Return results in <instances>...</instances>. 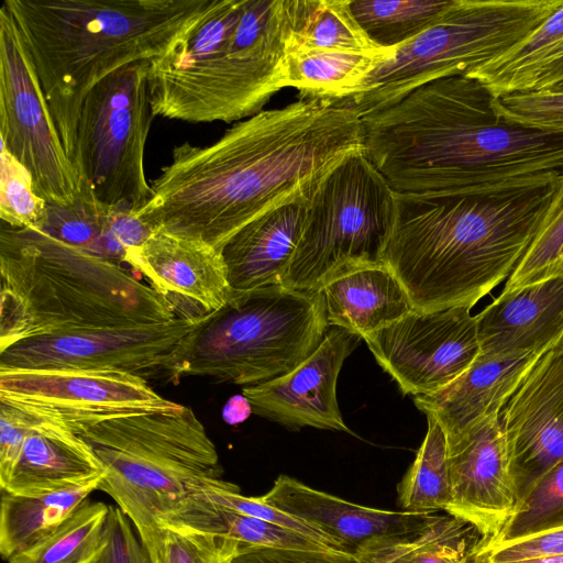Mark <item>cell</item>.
I'll return each instance as SVG.
<instances>
[{"label":"cell","instance_id":"cell-1","mask_svg":"<svg viewBox=\"0 0 563 563\" xmlns=\"http://www.w3.org/2000/svg\"><path fill=\"white\" fill-rule=\"evenodd\" d=\"M364 151L361 115L329 100L301 99L239 121L210 145H176L135 213L153 232L221 252L246 224L297 200Z\"/></svg>","mask_w":563,"mask_h":563},{"label":"cell","instance_id":"cell-2","mask_svg":"<svg viewBox=\"0 0 563 563\" xmlns=\"http://www.w3.org/2000/svg\"><path fill=\"white\" fill-rule=\"evenodd\" d=\"M361 119L364 153L397 195L494 196L545 188L563 173V132L499 118L490 92L466 75Z\"/></svg>","mask_w":563,"mask_h":563},{"label":"cell","instance_id":"cell-3","mask_svg":"<svg viewBox=\"0 0 563 563\" xmlns=\"http://www.w3.org/2000/svg\"><path fill=\"white\" fill-rule=\"evenodd\" d=\"M553 185L494 196L396 194L383 260L415 310L472 309L507 280L538 231Z\"/></svg>","mask_w":563,"mask_h":563},{"label":"cell","instance_id":"cell-4","mask_svg":"<svg viewBox=\"0 0 563 563\" xmlns=\"http://www.w3.org/2000/svg\"><path fill=\"white\" fill-rule=\"evenodd\" d=\"M213 0H4L69 159L90 90L162 56ZM74 164V163H73Z\"/></svg>","mask_w":563,"mask_h":563},{"label":"cell","instance_id":"cell-5","mask_svg":"<svg viewBox=\"0 0 563 563\" xmlns=\"http://www.w3.org/2000/svg\"><path fill=\"white\" fill-rule=\"evenodd\" d=\"M283 0H213L150 62L154 117L190 123L245 120L286 87Z\"/></svg>","mask_w":563,"mask_h":563},{"label":"cell","instance_id":"cell-6","mask_svg":"<svg viewBox=\"0 0 563 563\" xmlns=\"http://www.w3.org/2000/svg\"><path fill=\"white\" fill-rule=\"evenodd\" d=\"M0 274V351L40 336L178 318L118 263L37 229L1 230Z\"/></svg>","mask_w":563,"mask_h":563},{"label":"cell","instance_id":"cell-7","mask_svg":"<svg viewBox=\"0 0 563 563\" xmlns=\"http://www.w3.org/2000/svg\"><path fill=\"white\" fill-rule=\"evenodd\" d=\"M75 432L103 465L98 489L117 503L141 541L223 479L216 445L184 405L103 420Z\"/></svg>","mask_w":563,"mask_h":563},{"label":"cell","instance_id":"cell-8","mask_svg":"<svg viewBox=\"0 0 563 563\" xmlns=\"http://www.w3.org/2000/svg\"><path fill=\"white\" fill-rule=\"evenodd\" d=\"M328 327L321 290L271 285L232 292L184 340L173 382L201 376L252 386L282 377L319 347Z\"/></svg>","mask_w":563,"mask_h":563},{"label":"cell","instance_id":"cell-9","mask_svg":"<svg viewBox=\"0 0 563 563\" xmlns=\"http://www.w3.org/2000/svg\"><path fill=\"white\" fill-rule=\"evenodd\" d=\"M562 3L451 0L428 29L397 46L340 104L363 115L393 106L424 84L466 75L522 41Z\"/></svg>","mask_w":563,"mask_h":563},{"label":"cell","instance_id":"cell-10","mask_svg":"<svg viewBox=\"0 0 563 563\" xmlns=\"http://www.w3.org/2000/svg\"><path fill=\"white\" fill-rule=\"evenodd\" d=\"M397 208L396 192L364 151L349 156L313 192L282 285L320 291L346 272L383 264Z\"/></svg>","mask_w":563,"mask_h":563},{"label":"cell","instance_id":"cell-11","mask_svg":"<svg viewBox=\"0 0 563 563\" xmlns=\"http://www.w3.org/2000/svg\"><path fill=\"white\" fill-rule=\"evenodd\" d=\"M150 62L129 64L87 95L77 125L74 166L80 188L103 206L137 213L150 200L145 144L154 118Z\"/></svg>","mask_w":563,"mask_h":563},{"label":"cell","instance_id":"cell-12","mask_svg":"<svg viewBox=\"0 0 563 563\" xmlns=\"http://www.w3.org/2000/svg\"><path fill=\"white\" fill-rule=\"evenodd\" d=\"M1 147L33 177L36 192L49 205H74L79 178L67 156L38 77L20 33L0 8Z\"/></svg>","mask_w":563,"mask_h":563},{"label":"cell","instance_id":"cell-13","mask_svg":"<svg viewBox=\"0 0 563 563\" xmlns=\"http://www.w3.org/2000/svg\"><path fill=\"white\" fill-rule=\"evenodd\" d=\"M203 318L40 336L0 351V371H118L173 382L177 354Z\"/></svg>","mask_w":563,"mask_h":563},{"label":"cell","instance_id":"cell-14","mask_svg":"<svg viewBox=\"0 0 563 563\" xmlns=\"http://www.w3.org/2000/svg\"><path fill=\"white\" fill-rule=\"evenodd\" d=\"M0 400L74 431L103 420L180 406L140 376L93 369L0 371Z\"/></svg>","mask_w":563,"mask_h":563},{"label":"cell","instance_id":"cell-15","mask_svg":"<svg viewBox=\"0 0 563 563\" xmlns=\"http://www.w3.org/2000/svg\"><path fill=\"white\" fill-rule=\"evenodd\" d=\"M363 340L401 391L415 397L450 385L481 353L476 317L468 307L413 310Z\"/></svg>","mask_w":563,"mask_h":563},{"label":"cell","instance_id":"cell-16","mask_svg":"<svg viewBox=\"0 0 563 563\" xmlns=\"http://www.w3.org/2000/svg\"><path fill=\"white\" fill-rule=\"evenodd\" d=\"M517 504L563 461V345L540 355L499 412Z\"/></svg>","mask_w":563,"mask_h":563},{"label":"cell","instance_id":"cell-17","mask_svg":"<svg viewBox=\"0 0 563 563\" xmlns=\"http://www.w3.org/2000/svg\"><path fill=\"white\" fill-rule=\"evenodd\" d=\"M448 441L452 501L445 511L472 525L489 545L517 499L499 413Z\"/></svg>","mask_w":563,"mask_h":563},{"label":"cell","instance_id":"cell-18","mask_svg":"<svg viewBox=\"0 0 563 563\" xmlns=\"http://www.w3.org/2000/svg\"><path fill=\"white\" fill-rule=\"evenodd\" d=\"M361 340L332 327L319 347L294 371L243 387L252 412L292 430L312 427L352 433L339 409L336 382L344 360Z\"/></svg>","mask_w":563,"mask_h":563},{"label":"cell","instance_id":"cell-19","mask_svg":"<svg viewBox=\"0 0 563 563\" xmlns=\"http://www.w3.org/2000/svg\"><path fill=\"white\" fill-rule=\"evenodd\" d=\"M123 262L148 280L178 318H205L232 295L221 252L205 242L154 232Z\"/></svg>","mask_w":563,"mask_h":563},{"label":"cell","instance_id":"cell-20","mask_svg":"<svg viewBox=\"0 0 563 563\" xmlns=\"http://www.w3.org/2000/svg\"><path fill=\"white\" fill-rule=\"evenodd\" d=\"M260 497L313 527L342 551L353 555L373 543L416 534L440 514L361 506L314 489L288 475H279L272 488Z\"/></svg>","mask_w":563,"mask_h":563},{"label":"cell","instance_id":"cell-21","mask_svg":"<svg viewBox=\"0 0 563 563\" xmlns=\"http://www.w3.org/2000/svg\"><path fill=\"white\" fill-rule=\"evenodd\" d=\"M475 317L484 358L542 355L563 345V271L500 292Z\"/></svg>","mask_w":563,"mask_h":563},{"label":"cell","instance_id":"cell-22","mask_svg":"<svg viewBox=\"0 0 563 563\" xmlns=\"http://www.w3.org/2000/svg\"><path fill=\"white\" fill-rule=\"evenodd\" d=\"M35 417L9 481L1 490L41 495L102 479V463L79 434L64 423Z\"/></svg>","mask_w":563,"mask_h":563},{"label":"cell","instance_id":"cell-23","mask_svg":"<svg viewBox=\"0 0 563 563\" xmlns=\"http://www.w3.org/2000/svg\"><path fill=\"white\" fill-rule=\"evenodd\" d=\"M310 201L297 200L264 213L222 249L232 292L282 285L301 239Z\"/></svg>","mask_w":563,"mask_h":563},{"label":"cell","instance_id":"cell-24","mask_svg":"<svg viewBox=\"0 0 563 563\" xmlns=\"http://www.w3.org/2000/svg\"><path fill=\"white\" fill-rule=\"evenodd\" d=\"M540 355L488 360L478 356L455 380L430 395L415 397L433 416L446 440L456 438L500 409Z\"/></svg>","mask_w":563,"mask_h":563},{"label":"cell","instance_id":"cell-25","mask_svg":"<svg viewBox=\"0 0 563 563\" xmlns=\"http://www.w3.org/2000/svg\"><path fill=\"white\" fill-rule=\"evenodd\" d=\"M321 291L329 327L345 329L362 340L415 310L402 284L385 263L346 272Z\"/></svg>","mask_w":563,"mask_h":563},{"label":"cell","instance_id":"cell-26","mask_svg":"<svg viewBox=\"0 0 563 563\" xmlns=\"http://www.w3.org/2000/svg\"><path fill=\"white\" fill-rule=\"evenodd\" d=\"M494 98L563 84V3L527 37L470 70Z\"/></svg>","mask_w":563,"mask_h":563},{"label":"cell","instance_id":"cell-27","mask_svg":"<svg viewBox=\"0 0 563 563\" xmlns=\"http://www.w3.org/2000/svg\"><path fill=\"white\" fill-rule=\"evenodd\" d=\"M101 481L41 495L1 490L0 553L8 562L49 537Z\"/></svg>","mask_w":563,"mask_h":563},{"label":"cell","instance_id":"cell-28","mask_svg":"<svg viewBox=\"0 0 563 563\" xmlns=\"http://www.w3.org/2000/svg\"><path fill=\"white\" fill-rule=\"evenodd\" d=\"M396 47L379 53L305 51L286 54V87L296 88L301 99L340 103L360 87L382 62L391 58Z\"/></svg>","mask_w":563,"mask_h":563},{"label":"cell","instance_id":"cell-29","mask_svg":"<svg viewBox=\"0 0 563 563\" xmlns=\"http://www.w3.org/2000/svg\"><path fill=\"white\" fill-rule=\"evenodd\" d=\"M286 54L305 51L379 53L351 10V0H285Z\"/></svg>","mask_w":563,"mask_h":563},{"label":"cell","instance_id":"cell-30","mask_svg":"<svg viewBox=\"0 0 563 563\" xmlns=\"http://www.w3.org/2000/svg\"><path fill=\"white\" fill-rule=\"evenodd\" d=\"M482 545L483 538L472 525L440 512L422 531L373 543L355 556L361 563H472Z\"/></svg>","mask_w":563,"mask_h":563},{"label":"cell","instance_id":"cell-31","mask_svg":"<svg viewBox=\"0 0 563 563\" xmlns=\"http://www.w3.org/2000/svg\"><path fill=\"white\" fill-rule=\"evenodd\" d=\"M203 492L186 511L161 527L214 534L235 543L241 552L253 548L334 550L285 527L222 508L207 499Z\"/></svg>","mask_w":563,"mask_h":563},{"label":"cell","instance_id":"cell-32","mask_svg":"<svg viewBox=\"0 0 563 563\" xmlns=\"http://www.w3.org/2000/svg\"><path fill=\"white\" fill-rule=\"evenodd\" d=\"M426 416L428 430L397 486V501L406 511L445 512L452 501L446 435L433 416Z\"/></svg>","mask_w":563,"mask_h":563},{"label":"cell","instance_id":"cell-33","mask_svg":"<svg viewBox=\"0 0 563 563\" xmlns=\"http://www.w3.org/2000/svg\"><path fill=\"white\" fill-rule=\"evenodd\" d=\"M109 506L86 499L49 537L9 563H95Z\"/></svg>","mask_w":563,"mask_h":563},{"label":"cell","instance_id":"cell-34","mask_svg":"<svg viewBox=\"0 0 563 563\" xmlns=\"http://www.w3.org/2000/svg\"><path fill=\"white\" fill-rule=\"evenodd\" d=\"M451 0H351L360 26L376 45L397 47L428 29Z\"/></svg>","mask_w":563,"mask_h":563},{"label":"cell","instance_id":"cell-35","mask_svg":"<svg viewBox=\"0 0 563 563\" xmlns=\"http://www.w3.org/2000/svg\"><path fill=\"white\" fill-rule=\"evenodd\" d=\"M563 271V173L554 183L543 219L501 292L529 286Z\"/></svg>","mask_w":563,"mask_h":563},{"label":"cell","instance_id":"cell-36","mask_svg":"<svg viewBox=\"0 0 563 563\" xmlns=\"http://www.w3.org/2000/svg\"><path fill=\"white\" fill-rule=\"evenodd\" d=\"M112 209L101 205L86 188H80L74 205L64 207L47 203V217L40 230L67 244L107 258Z\"/></svg>","mask_w":563,"mask_h":563},{"label":"cell","instance_id":"cell-37","mask_svg":"<svg viewBox=\"0 0 563 563\" xmlns=\"http://www.w3.org/2000/svg\"><path fill=\"white\" fill-rule=\"evenodd\" d=\"M563 527V461L547 472L517 504L497 538L486 547L509 543Z\"/></svg>","mask_w":563,"mask_h":563},{"label":"cell","instance_id":"cell-38","mask_svg":"<svg viewBox=\"0 0 563 563\" xmlns=\"http://www.w3.org/2000/svg\"><path fill=\"white\" fill-rule=\"evenodd\" d=\"M142 543L152 563H232L241 553L229 540L186 528L159 527Z\"/></svg>","mask_w":563,"mask_h":563},{"label":"cell","instance_id":"cell-39","mask_svg":"<svg viewBox=\"0 0 563 563\" xmlns=\"http://www.w3.org/2000/svg\"><path fill=\"white\" fill-rule=\"evenodd\" d=\"M0 218L12 229H41L47 202L35 190L31 173L1 147Z\"/></svg>","mask_w":563,"mask_h":563},{"label":"cell","instance_id":"cell-40","mask_svg":"<svg viewBox=\"0 0 563 563\" xmlns=\"http://www.w3.org/2000/svg\"><path fill=\"white\" fill-rule=\"evenodd\" d=\"M493 109L499 118L523 128L563 132V91L493 97Z\"/></svg>","mask_w":563,"mask_h":563},{"label":"cell","instance_id":"cell-41","mask_svg":"<svg viewBox=\"0 0 563 563\" xmlns=\"http://www.w3.org/2000/svg\"><path fill=\"white\" fill-rule=\"evenodd\" d=\"M203 494L207 499L222 508L285 527L320 544L342 551L335 542L313 527L266 504L261 497L242 495L236 485L224 479L218 481L206 488Z\"/></svg>","mask_w":563,"mask_h":563},{"label":"cell","instance_id":"cell-42","mask_svg":"<svg viewBox=\"0 0 563 563\" xmlns=\"http://www.w3.org/2000/svg\"><path fill=\"white\" fill-rule=\"evenodd\" d=\"M131 523L119 507L109 506L102 547L95 563H152Z\"/></svg>","mask_w":563,"mask_h":563},{"label":"cell","instance_id":"cell-43","mask_svg":"<svg viewBox=\"0 0 563 563\" xmlns=\"http://www.w3.org/2000/svg\"><path fill=\"white\" fill-rule=\"evenodd\" d=\"M36 417L0 400V487L3 489Z\"/></svg>","mask_w":563,"mask_h":563},{"label":"cell","instance_id":"cell-44","mask_svg":"<svg viewBox=\"0 0 563 563\" xmlns=\"http://www.w3.org/2000/svg\"><path fill=\"white\" fill-rule=\"evenodd\" d=\"M478 554L494 563L563 555V527L514 542L481 548Z\"/></svg>","mask_w":563,"mask_h":563},{"label":"cell","instance_id":"cell-45","mask_svg":"<svg viewBox=\"0 0 563 563\" xmlns=\"http://www.w3.org/2000/svg\"><path fill=\"white\" fill-rule=\"evenodd\" d=\"M232 563H361L347 552L338 550H291L253 548L242 551Z\"/></svg>","mask_w":563,"mask_h":563},{"label":"cell","instance_id":"cell-46","mask_svg":"<svg viewBox=\"0 0 563 563\" xmlns=\"http://www.w3.org/2000/svg\"><path fill=\"white\" fill-rule=\"evenodd\" d=\"M472 563H494V562H490V561L484 559L477 552L474 555ZM503 563H563V555L543 556V558H536V559H529V560H523V561L503 562Z\"/></svg>","mask_w":563,"mask_h":563},{"label":"cell","instance_id":"cell-47","mask_svg":"<svg viewBox=\"0 0 563 563\" xmlns=\"http://www.w3.org/2000/svg\"><path fill=\"white\" fill-rule=\"evenodd\" d=\"M551 90H554V91H563V84L556 86L555 88L551 89Z\"/></svg>","mask_w":563,"mask_h":563}]
</instances>
